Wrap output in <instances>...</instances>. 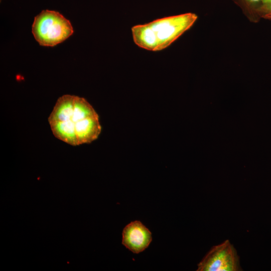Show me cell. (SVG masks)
<instances>
[{
    "label": "cell",
    "mask_w": 271,
    "mask_h": 271,
    "mask_svg": "<svg viewBox=\"0 0 271 271\" xmlns=\"http://www.w3.org/2000/svg\"><path fill=\"white\" fill-rule=\"evenodd\" d=\"M48 121L56 138L73 146L91 143L101 131L93 107L84 98L75 95L59 97Z\"/></svg>",
    "instance_id": "cell-1"
},
{
    "label": "cell",
    "mask_w": 271,
    "mask_h": 271,
    "mask_svg": "<svg viewBox=\"0 0 271 271\" xmlns=\"http://www.w3.org/2000/svg\"><path fill=\"white\" fill-rule=\"evenodd\" d=\"M197 19L196 14L186 13L134 26L131 28L133 41L147 50H162L190 28Z\"/></svg>",
    "instance_id": "cell-2"
},
{
    "label": "cell",
    "mask_w": 271,
    "mask_h": 271,
    "mask_svg": "<svg viewBox=\"0 0 271 271\" xmlns=\"http://www.w3.org/2000/svg\"><path fill=\"white\" fill-rule=\"evenodd\" d=\"M32 33L40 45L53 47L71 36L73 29L70 21L60 13L46 10L35 17Z\"/></svg>",
    "instance_id": "cell-3"
},
{
    "label": "cell",
    "mask_w": 271,
    "mask_h": 271,
    "mask_svg": "<svg viewBox=\"0 0 271 271\" xmlns=\"http://www.w3.org/2000/svg\"><path fill=\"white\" fill-rule=\"evenodd\" d=\"M239 257L229 240L213 246L198 264L197 271L240 270Z\"/></svg>",
    "instance_id": "cell-4"
},
{
    "label": "cell",
    "mask_w": 271,
    "mask_h": 271,
    "mask_svg": "<svg viewBox=\"0 0 271 271\" xmlns=\"http://www.w3.org/2000/svg\"><path fill=\"white\" fill-rule=\"evenodd\" d=\"M122 244L134 253L145 250L152 240V233L141 221L126 225L122 231Z\"/></svg>",
    "instance_id": "cell-5"
},
{
    "label": "cell",
    "mask_w": 271,
    "mask_h": 271,
    "mask_svg": "<svg viewBox=\"0 0 271 271\" xmlns=\"http://www.w3.org/2000/svg\"><path fill=\"white\" fill-rule=\"evenodd\" d=\"M265 6V10L266 11V13L264 15V17L266 18L271 19V4L267 5Z\"/></svg>",
    "instance_id": "cell-6"
},
{
    "label": "cell",
    "mask_w": 271,
    "mask_h": 271,
    "mask_svg": "<svg viewBox=\"0 0 271 271\" xmlns=\"http://www.w3.org/2000/svg\"><path fill=\"white\" fill-rule=\"evenodd\" d=\"M262 3H263L265 5L271 4V0H262Z\"/></svg>",
    "instance_id": "cell-7"
},
{
    "label": "cell",
    "mask_w": 271,
    "mask_h": 271,
    "mask_svg": "<svg viewBox=\"0 0 271 271\" xmlns=\"http://www.w3.org/2000/svg\"><path fill=\"white\" fill-rule=\"evenodd\" d=\"M249 2H250L251 3H258L260 1H261L262 2V0H247Z\"/></svg>",
    "instance_id": "cell-8"
}]
</instances>
